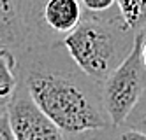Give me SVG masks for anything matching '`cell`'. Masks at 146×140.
Masks as SVG:
<instances>
[{"label":"cell","instance_id":"5b68a950","mask_svg":"<svg viewBox=\"0 0 146 140\" xmlns=\"http://www.w3.org/2000/svg\"><path fill=\"white\" fill-rule=\"evenodd\" d=\"M7 116L16 140H70L35 105L23 82L9 105Z\"/></svg>","mask_w":146,"mask_h":140},{"label":"cell","instance_id":"5bb4252c","mask_svg":"<svg viewBox=\"0 0 146 140\" xmlns=\"http://www.w3.org/2000/svg\"><path fill=\"white\" fill-rule=\"evenodd\" d=\"M143 34H144V35H146V28H144V32H143Z\"/></svg>","mask_w":146,"mask_h":140},{"label":"cell","instance_id":"ba28073f","mask_svg":"<svg viewBox=\"0 0 146 140\" xmlns=\"http://www.w3.org/2000/svg\"><path fill=\"white\" fill-rule=\"evenodd\" d=\"M72 140H146V135L127 124H111L108 128L81 133Z\"/></svg>","mask_w":146,"mask_h":140},{"label":"cell","instance_id":"8fae6325","mask_svg":"<svg viewBox=\"0 0 146 140\" xmlns=\"http://www.w3.org/2000/svg\"><path fill=\"white\" fill-rule=\"evenodd\" d=\"M83 11L90 14H102V12H109L116 7V0H79Z\"/></svg>","mask_w":146,"mask_h":140},{"label":"cell","instance_id":"4fadbf2b","mask_svg":"<svg viewBox=\"0 0 146 140\" xmlns=\"http://www.w3.org/2000/svg\"><path fill=\"white\" fill-rule=\"evenodd\" d=\"M141 58H143V63L146 67V35H144V40H143V47H141Z\"/></svg>","mask_w":146,"mask_h":140},{"label":"cell","instance_id":"9c48e42d","mask_svg":"<svg viewBox=\"0 0 146 140\" xmlns=\"http://www.w3.org/2000/svg\"><path fill=\"white\" fill-rule=\"evenodd\" d=\"M116 7L127 26L139 34L146 28V0H116Z\"/></svg>","mask_w":146,"mask_h":140},{"label":"cell","instance_id":"6da1fadb","mask_svg":"<svg viewBox=\"0 0 146 140\" xmlns=\"http://www.w3.org/2000/svg\"><path fill=\"white\" fill-rule=\"evenodd\" d=\"M18 58L21 82L32 100L70 140L113 124L102 82L83 72L64 44L27 47Z\"/></svg>","mask_w":146,"mask_h":140},{"label":"cell","instance_id":"3957f363","mask_svg":"<svg viewBox=\"0 0 146 140\" xmlns=\"http://www.w3.org/2000/svg\"><path fill=\"white\" fill-rule=\"evenodd\" d=\"M79 0H23L27 47L62 44L83 18Z\"/></svg>","mask_w":146,"mask_h":140},{"label":"cell","instance_id":"52a82bcc","mask_svg":"<svg viewBox=\"0 0 146 140\" xmlns=\"http://www.w3.org/2000/svg\"><path fill=\"white\" fill-rule=\"evenodd\" d=\"M21 86L18 53L9 47H0V114H7L9 105Z\"/></svg>","mask_w":146,"mask_h":140},{"label":"cell","instance_id":"277c9868","mask_svg":"<svg viewBox=\"0 0 146 140\" xmlns=\"http://www.w3.org/2000/svg\"><path fill=\"white\" fill-rule=\"evenodd\" d=\"M144 34L135 35L134 47L102 82V100L113 124H123L146 89V67L141 58Z\"/></svg>","mask_w":146,"mask_h":140},{"label":"cell","instance_id":"7c38bea8","mask_svg":"<svg viewBox=\"0 0 146 140\" xmlns=\"http://www.w3.org/2000/svg\"><path fill=\"white\" fill-rule=\"evenodd\" d=\"M0 140H16L7 114H0Z\"/></svg>","mask_w":146,"mask_h":140},{"label":"cell","instance_id":"8992f818","mask_svg":"<svg viewBox=\"0 0 146 140\" xmlns=\"http://www.w3.org/2000/svg\"><path fill=\"white\" fill-rule=\"evenodd\" d=\"M0 47L18 55L27 49L23 0H0Z\"/></svg>","mask_w":146,"mask_h":140},{"label":"cell","instance_id":"30bf717a","mask_svg":"<svg viewBox=\"0 0 146 140\" xmlns=\"http://www.w3.org/2000/svg\"><path fill=\"white\" fill-rule=\"evenodd\" d=\"M123 124H127V126H130L134 130H137V131L146 135V89L141 95L139 102L134 105L130 114L127 116V119L123 121Z\"/></svg>","mask_w":146,"mask_h":140},{"label":"cell","instance_id":"7a4b0ae2","mask_svg":"<svg viewBox=\"0 0 146 140\" xmlns=\"http://www.w3.org/2000/svg\"><path fill=\"white\" fill-rule=\"evenodd\" d=\"M135 32L123 21L118 7L109 12H83L79 25L64 39L70 58L76 65L97 82L108 75L129 56L134 47Z\"/></svg>","mask_w":146,"mask_h":140}]
</instances>
